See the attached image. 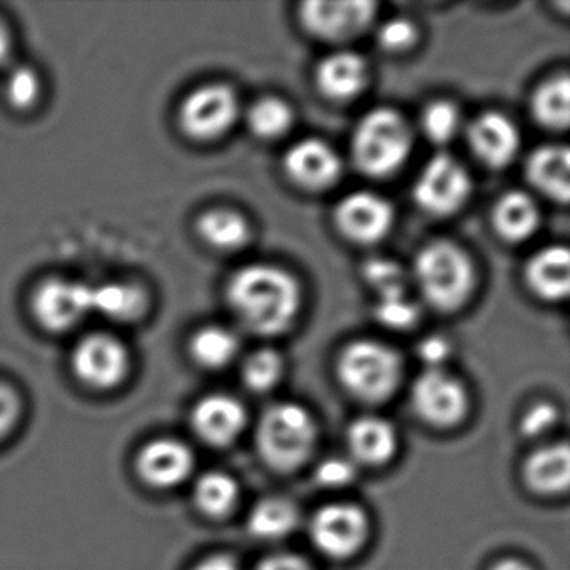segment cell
Returning <instances> with one entry per match:
<instances>
[{"label": "cell", "instance_id": "obj_1", "mask_svg": "<svg viewBox=\"0 0 570 570\" xmlns=\"http://www.w3.org/2000/svg\"><path fill=\"white\" fill-rule=\"evenodd\" d=\"M228 302L249 332L278 335L295 322L302 308V288L278 266L249 265L229 279Z\"/></svg>", "mask_w": 570, "mask_h": 570}, {"label": "cell", "instance_id": "obj_2", "mask_svg": "<svg viewBox=\"0 0 570 570\" xmlns=\"http://www.w3.org/2000/svg\"><path fill=\"white\" fill-rule=\"evenodd\" d=\"M413 276L426 302L440 312L459 309L475 288L472 259L450 242L423 246L416 255Z\"/></svg>", "mask_w": 570, "mask_h": 570}, {"label": "cell", "instance_id": "obj_3", "mask_svg": "<svg viewBox=\"0 0 570 570\" xmlns=\"http://www.w3.org/2000/svg\"><path fill=\"white\" fill-rule=\"evenodd\" d=\"M412 141L409 122L399 111L373 109L356 126L353 159L365 175L385 178L405 165L412 153Z\"/></svg>", "mask_w": 570, "mask_h": 570}, {"label": "cell", "instance_id": "obj_4", "mask_svg": "<svg viewBox=\"0 0 570 570\" xmlns=\"http://www.w3.org/2000/svg\"><path fill=\"white\" fill-rule=\"evenodd\" d=\"M315 442V422L296 403L269 406L259 420L256 432L259 455L278 472H292L303 465L312 455Z\"/></svg>", "mask_w": 570, "mask_h": 570}, {"label": "cell", "instance_id": "obj_5", "mask_svg": "<svg viewBox=\"0 0 570 570\" xmlns=\"http://www.w3.org/2000/svg\"><path fill=\"white\" fill-rule=\"evenodd\" d=\"M338 376L356 399L383 402L399 386L402 358L383 343L360 340L346 346L340 355Z\"/></svg>", "mask_w": 570, "mask_h": 570}, {"label": "cell", "instance_id": "obj_6", "mask_svg": "<svg viewBox=\"0 0 570 570\" xmlns=\"http://www.w3.org/2000/svg\"><path fill=\"white\" fill-rule=\"evenodd\" d=\"M472 193V179L459 159L435 155L420 171L413 186V198L422 212L432 216H450L463 208Z\"/></svg>", "mask_w": 570, "mask_h": 570}, {"label": "cell", "instance_id": "obj_7", "mask_svg": "<svg viewBox=\"0 0 570 570\" xmlns=\"http://www.w3.org/2000/svg\"><path fill=\"white\" fill-rule=\"evenodd\" d=\"M238 98L225 85H206L189 92L179 108V126L188 138L215 141L225 136L238 118Z\"/></svg>", "mask_w": 570, "mask_h": 570}, {"label": "cell", "instance_id": "obj_8", "mask_svg": "<svg viewBox=\"0 0 570 570\" xmlns=\"http://www.w3.org/2000/svg\"><path fill=\"white\" fill-rule=\"evenodd\" d=\"M91 288L71 279H48L32 295V315L49 332H68L92 313Z\"/></svg>", "mask_w": 570, "mask_h": 570}, {"label": "cell", "instance_id": "obj_9", "mask_svg": "<svg viewBox=\"0 0 570 570\" xmlns=\"http://www.w3.org/2000/svg\"><path fill=\"white\" fill-rule=\"evenodd\" d=\"M376 14L373 2L313 0L302 6L299 19L306 31L323 41H348L362 35Z\"/></svg>", "mask_w": 570, "mask_h": 570}, {"label": "cell", "instance_id": "obj_10", "mask_svg": "<svg viewBox=\"0 0 570 570\" xmlns=\"http://www.w3.org/2000/svg\"><path fill=\"white\" fill-rule=\"evenodd\" d=\"M72 368L86 385L99 390L112 389L128 375V350L115 336L95 333L76 346Z\"/></svg>", "mask_w": 570, "mask_h": 570}, {"label": "cell", "instance_id": "obj_11", "mask_svg": "<svg viewBox=\"0 0 570 570\" xmlns=\"http://www.w3.org/2000/svg\"><path fill=\"white\" fill-rule=\"evenodd\" d=\"M368 537V519L360 507H323L312 520V540L320 552L333 559H346L358 552Z\"/></svg>", "mask_w": 570, "mask_h": 570}, {"label": "cell", "instance_id": "obj_12", "mask_svg": "<svg viewBox=\"0 0 570 570\" xmlns=\"http://www.w3.org/2000/svg\"><path fill=\"white\" fill-rule=\"evenodd\" d=\"M412 403L425 422L453 426L465 416L469 399L459 380L440 368L426 370L413 383Z\"/></svg>", "mask_w": 570, "mask_h": 570}, {"label": "cell", "instance_id": "obj_13", "mask_svg": "<svg viewBox=\"0 0 570 570\" xmlns=\"http://www.w3.org/2000/svg\"><path fill=\"white\" fill-rule=\"evenodd\" d=\"M335 222L340 232L360 245H372L389 235L395 212L389 199L370 191H355L336 206Z\"/></svg>", "mask_w": 570, "mask_h": 570}, {"label": "cell", "instance_id": "obj_14", "mask_svg": "<svg viewBox=\"0 0 570 570\" xmlns=\"http://www.w3.org/2000/svg\"><path fill=\"white\" fill-rule=\"evenodd\" d=\"M470 149L489 168H505L520 148V135L512 119L489 111L470 122L466 129Z\"/></svg>", "mask_w": 570, "mask_h": 570}, {"label": "cell", "instance_id": "obj_15", "mask_svg": "<svg viewBox=\"0 0 570 570\" xmlns=\"http://www.w3.org/2000/svg\"><path fill=\"white\" fill-rule=\"evenodd\" d=\"M285 169L296 185L322 191L338 181L342 161L332 146L320 139H305L286 153Z\"/></svg>", "mask_w": 570, "mask_h": 570}, {"label": "cell", "instance_id": "obj_16", "mask_svg": "<svg viewBox=\"0 0 570 570\" xmlns=\"http://www.w3.org/2000/svg\"><path fill=\"white\" fill-rule=\"evenodd\" d=\"M193 465L191 450L178 440H155L138 456L139 475L156 489H169L185 482Z\"/></svg>", "mask_w": 570, "mask_h": 570}, {"label": "cell", "instance_id": "obj_17", "mask_svg": "<svg viewBox=\"0 0 570 570\" xmlns=\"http://www.w3.org/2000/svg\"><path fill=\"white\" fill-rule=\"evenodd\" d=\"M246 425L245 406L228 395H209L193 410L195 432L209 445L235 442Z\"/></svg>", "mask_w": 570, "mask_h": 570}, {"label": "cell", "instance_id": "obj_18", "mask_svg": "<svg viewBox=\"0 0 570 570\" xmlns=\"http://www.w3.org/2000/svg\"><path fill=\"white\" fill-rule=\"evenodd\" d=\"M368 82V66L356 52H335L320 62L316 85L326 98L333 101H350L365 89Z\"/></svg>", "mask_w": 570, "mask_h": 570}, {"label": "cell", "instance_id": "obj_19", "mask_svg": "<svg viewBox=\"0 0 570 570\" xmlns=\"http://www.w3.org/2000/svg\"><path fill=\"white\" fill-rule=\"evenodd\" d=\"M527 283L539 298L559 302L569 295L570 256L566 246H547L530 259Z\"/></svg>", "mask_w": 570, "mask_h": 570}, {"label": "cell", "instance_id": "obj_20", "mask_svg": "<svg viewBox=\"0 0 570 570\" xmlns=\"http://www.w3.org/2000/svg\"><path fill=\"white\" fill-rule=\"evenodd\" d=\"M569 151L563 146H543L527 163V178L543 195L567 203L570 193Z\"/></svg>", "mask_w": 570, "mask_h": 570}, {"label": "cell", "instance_id": "obj_21", "mask_svg": "<svg viewBox=\"0 0 570 570\" xmlns=\"http://www.w3.org/2000/svg\"><path fill=\"white\" fill-rule=\"evenodd\" d=\"M527 485L537 493L553 495L563 492L570 480V452L566 443L537 450L523 469Z\"/></svg>", "mask_w": 570, "mask_h": 570}, {"label": "cell", "instance_id": "obj_22", "mask_svg": "<svg viewBox=\"0 0 570 570\" xmlns=\"http://www.w3.org/2000/svg\"><path fill=\"white\" fill-rule=\"evenodd\" d=\"M348 445L360 462L380 465L395 453V430L379 416H363L350 426Z\"/></svg>", "mask_w": 570, "mask_h": 570}, {"label": "cell", "instance_id": "obj_23", "mask_svg": "<svg viewBox=\"0 0 570 570\" xmlns=\"http://www.w3.org/2000/svg\"><path fill=\"white\" fill-rule=\"evenodd\" d=\"M493 225L507 242H523L539 229V206L525 193L509 191L493 208Z\"/></svg>", "mask_w": 570, "mask_h": 570}, {"label": "cell", "instance_id": "obj_24", "mask_svg": "<svg viewBox=\"0 0 570 570\" xmlns=\"http://www.w3.org/2000/svg\"><path fill=\"white\" fill-rule=\"evenodd\" d=\"M148 298L139 286L129 283H105L91 288L92 312L118 323H131L141 318Z\"/></svg>", "mask_w": 570, "mask_h": 570}, {"label": "cell", "instance_id": "obj_25", "mask_svg": "<svg viewBox=\"0 0 570 570\" xmlns=\"http://www.w3.org/2000/svg\"><path fill=\"white\" fill-rule=\"evenodd\" d=\"M198 233L213 248L235 252L248 243L249 225L233 209H212L198 219Z\"/></svg>", "mask_w": 570, "mask_h": 570}, {"label": "cell", "instance_id": "obj_26", "mask_svg": "<svg viewBox=\"0 0 570 570\" xmlns=\"http://www.w3.org/2000/svg\"><path fill=\"white\" fill-rule=\"evenodd\" d=\"M239 342L235 333L223 326H206L191 338L189 352L198 365L209 370L229 365L238 355Z\"/></svg>", "mask_w": 570, "mask_h": 570}, {"label": "cell", "instance_id": "obj_27", "mask_svg": "<svg viewBox=\"0 0 570 570\" xmlns=\"http://www.w3.org/2000/svg\"><path fill=\"white\" fill-rule=\"evenodd\" d=\"M569 102V76H557L537 89L532 99L533 116L546 128L566 129L570 118Z\"/></svg>", "mask_w": 570, "mask_h": 570}, {"label": "cell", "instance_id": "obj_28", "mask_svg": "<svg viewBox=\"0 0 570 570\" xmlns=\"http://www.w3.org/2000/svg\"><path fill=\"white\" fill-rule=\"evenodd\" d=\"M298 512L292 502L285 499L262 500L253 509L248 519L249 532L259 539H282L295 530Z\"/></svg>", "mask_w": 570, "mask_h": 570}, {"label": "cell", "instance_id": "obj_29", "mask_svg": "<svg viewBox=\"0 0 570 570\" xmlns=\"http://www.w3.org/2000/svg\"><path fill=\"white\" fill-rule=\"evenodd\" d=\"M195 500L206 515L225 517L238 502V485L225 473H206L196 483Z\"/></svg>", "mask_w": 570, "mask_h": 570}, {"label": "cell", "instance_id": "obj_30", "mask_svg": "<svg viewBox=\"0 0 570 570\" xmlns=\"http://www.w3.org/2000/svg\"><path fill=\"white\" fill-rule=\"evenodd\" d=\"M248 125L258 138H282L292 128V108L278 98L259 99L249 109Z\"/></svg>", "mask_w": 570, "mask_h": 570}, {"label": "cell", "instance_id": "obj_31", "mask_svg": "<svg viewBox=\"0 0 570 570\" xmlns=\"http://www.w3.org/2000/svg\"><path fill=\"white\" fill-rule=\"evenodd\" d=\"M283 375V360L273 350H258L243 366V380L253 392H268Z\"/></svg>", "mask_w": 570, "mask_h": 570}, {"label": "cell", "instance_id": "obj_32", "mask_svg": "<svg viewBox=\"0 0 570 570\" xmlns=\"http://www.w3.org/2000/svg\"><path fill=\"white\" fill-rule=\"evenodd\" d=\"M460 112L455 105L449 101H435L423 111L422 128L426 138L435 145H446L459 132Z\"/></svg>", "mask_w": 570, "mask_h": 570}, {"label": "cell", "instance_id": "obj_33", "mask_svg": "<svg viewBox=\"0 0 570 570\" xmlns=\"http://www.w3.org/2000/svg\"><path fill=\"white\" fill-rule=\"evenodd\" d=\"M376 320L392 330H409L419 322V306L409 293L396 292L379 296L375 308Z\"/></svg>", "mask_w": 570, "mask_h": 570}, {"label": "cell", "instance_id": "obj_34", "mask_svg": "<svg viewBox=\"0 0 570 570\" xmlns=\"http://www.w3.org/2000/svg\"><path fill=\"white\" fill-rule=\"evenodd\" d=\"M41 96V79L29 66L11 69L6 79V98L14 109H31Z\"/></svg>", "mask_w": 570, "mask_h": 570}, {"label": "cell", "instance_id": "obj_35", "mask_svg": "<svg viewBox=\"0 0 570 570\" xmlns=\"http://www.w3.org/2000/svg\"><path fill=\"white\" fill-rule=\"evenodd\" d=\"M366 282L379 296L405 292L406 273L402 265L390 258H373L363 268Z\"/></svg>", "mask_w": 570, "mask_h": 570}, {"label": "cell", "instance_id": "obj_36", "mask_svg": "<svg viewBox=\"0 0 570 570\" xmlns=\"http://www.w3.org/2000/svg\"><path fill=\"white\" fill-rule=\"evenodd\" d=\"M416 36L419 32L415 24L403 18L390 19L385 24L380 26L376 32L379 45L390 52H403L412 48L416 42Z\"/></svg>", "mask_w": 570, "mask_h": 570}, {"label": "cell", "instance_id": "obj_37", "mask_svg": "<svg viewBox=\"0 0 570 570\" xmlns=\"http://www.w3.org/2000/svg\"><path fill=\"white\" fill-rule=\"evenodd\" d=\"M355 476V466L343 459H328L325 462L320 463L316 469V480L320 485L336 487L348 485Z\"/></svg>", "mask_w": 570, "mask_h": 570}, {"label": "cell", "instance_id": "obj_38", "mask_svg": "<svg viewBox=\"0 0 570 570\" xmlns=\"http://www.w3.org/2000/svg\"><path fill=\"white\" fill-rule=\"evenodd\" d=\"M557 420V410L550 403H537L525 413L520 429L525 436H540L552 429Z\"/></svg>", "mask_w": 570, "mask_h": 570}, {"label": "cell", "instance_id": "obj_39", "mask_svg": "<svg viewBox=\"0 0 570 570\" xmlns=\"http://www.w3.org/2000/svg\"><path fill=\"white\" fill-rule=\"evenodd\" d=\"M21 412L18 395L9 386L0 385V440L16 425Z\"/></svg>", "mask_w": 570, "mask_h": 570}, {"label": "cell", "instance_id": "obj_40", "mask_svg": "<svg viewBox=\"0 0 570 570\" xmlns=\"http://www.w3.org/2000/svg\"><path fill=\"white\" fill-rule=\"evenodd\" d=\"M419 355L422 362L430 366L429 370L439 368L450 355V345L442 336H430L423 340L419 346Z\"/></svg>", "mask_w": 570, "mask_h": 570}, {"label": "cell", "instance_id": "obj_41", "mask_svg": "<svg viewBox=\"0 0 570 570\" xmlns=\"http://www.w3.org/2000/svg\"><path fill=\"white\" fill-rule=\"evenodd\" d=\"M258 570H312V567L295 553H276L263 560Z\"/></svg>", "mask_w": 570, "mask_h": 570}, {"label": "cell", "instance_id": "obj_42", "mask_svg": "<svg viewBox=\"0 0 570 570\" xmlns=\"http://www.w3.org/2000/svg\"><path fill=\"white\" fill-rule=\"evenodd\" d=\"M195 570H238V566H236L235 560L229 559V557L215 556L203 560Z\"/></svg>", "mask_w": 570, "mask_h": 570}, {"label": "cell", "instance_id": "obj_43", "mask_svg": "<svg viewBox=\"0 0 570 570\" xmlns=\"http://www.w3.org/2000/svg\"><path fill=\"white\" fill-rule=\"evenodd\" d=\"M11 35L9 29L6 28L4 22L0 21V66L8 62L9 56H11Z\"/></svg>", "mask_w": 570, "mask_h": 570}, {"label": "cell", "instance_id": "obj_44", "mask_svg": "<svg viewBox=\"0 0 570 570\" xmlns=\"http://www.w3.org/2000/svg\"><path fill=\"white\" fill-rule=\"evenodd\" d=\"M490 570H532V567L520 559H503L493 563Z\"/></svg>", "mask_w": 570, "mask_h": 570}]
</instances>
